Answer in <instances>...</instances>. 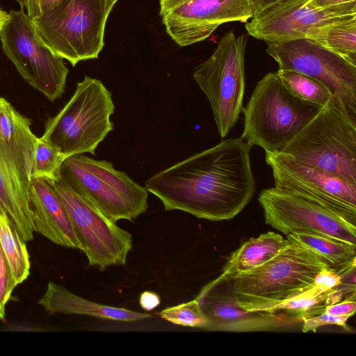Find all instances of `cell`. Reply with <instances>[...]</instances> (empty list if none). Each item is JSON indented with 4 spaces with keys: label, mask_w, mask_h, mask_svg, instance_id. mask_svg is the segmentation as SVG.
I'll use <instances>...</instances> for the list:
<instances>
[{
    "label": "cell",
    "mask_w": 356,
    "mask_h": 356,
    "mask_svg": "<svg viewBox=\"0 0 356 356\" xmlns=\"http://www.w3.org/2000/svg\"><path fill=\"white\" fill-rule=\"evenodd\" d=\"M251 147L241 136L226 139L153 175L145 187L165 211L211 221L232 219L256 190Z\"/></svg>",
    "instance_id": "obj_1"
},
{
    "label": "cell",
    "mask_w": 356,
    "mask_h": 356,
    "mask_svg": "<svg viewBox=\"0 0 356 356\" xmlns=\"http://www.w3.org/2000/svg\"><path fill=\"white\" fill-rule=\"evenodd\" d=\"M327 268L321 257L288 241L265 264L218 281L225 282L243 309L271 312L275 306L312 288L316 275Z\"/></svg>",
    "instance_id": "obj_2"
},
{
    "label": "cell",
    "mask_w": 356,
    "mask_h": 356,
    "mask_svg": "<svg viewBox=\"0 0 356 356\" xmlns=\"http://www.w3.org/2000/svg\"><path fill=\"white\" fill-rule=\"evenodd\" d=\"M323 106L302 100L268 72L256 85L245 108L241 137L251 147L280 151Z\"/></svg>",
    "instance_id": "obj_3"
},
{
    "label": "cell",
    "mask_w": 356,
    "mask_h": 356,
    "mask_svg": "<svg viewBox=\"0 0 356 356\" xmlns=\"http://www.w3.org/2000/svg\"><path fill=\"white\" fill-rule=\"evenodd\" d=\"M115 105L101 81L86 76L63 108L45 124L40 138L51 143L66 158L91 153L113 129L110 120Z\"/></svg>",
    "instance_id": "obj_4"
},
{
    "label": "cell",
    "mask_w": 356,
    "mask_h": 356,
    "mask_svg": "<svg viewBox=\"0 0 356 356\" xmlns=\"http://www.w3.org/2000/svg\"><path fill=\"white\" fill-rule=\"evenodd\" d=\"M113 6L108 0H63L32 21L44 44L75 66L98 58Z\"/></svg>",
    "instance_id": "obj_5"
},
{
    "label": "cell",
    "mask_w": 356,
    "mask_h": 356,
    "mask_svg": "<svg viewBox=\"0 0 356 356\" xmlns=\"http://www.w3.org/2000/svg\"><path fill=\"white\" fill-rule=\"evenodd\" d=\"M280 151L356 184V122L331 104L323 106Z\"/></svg>",
    "instance_id": "obj_6"
},
{
    "label": "cell",
    "mask_w": 356,
    "mask_h": 356,
    "mask_svg": "<svg viewBox=\"0 0 356 356\" xmlns=\"http://www.w3.org/2000/svg\"><path fill=\"white\" fill-rule=\"evenodd\" d=\"M60 178L101 213L116 222L133 220L148 208V191L111 162L95 160L83 154L67 157L60 168Z\"/></svg>",
    "instance_id": "obj_7"
},
{
    "label": "cell",
    "mask_w": 356,
    "mask_h": 356,
    "mask_svg": "<svg viewBox=\"0 0 356 356\" xmlns=\"http://www.w3.org/2000/svg\"><path fill=\"white\" fill-rule=\"evenodd\" d=\"M246 38L233 31L220 39L212 54L193 72L207 97L221 138L228 135L243 112Z\"/></svg>",
    "instance_id": "obj_8"
},
{
    "label": "cell",
    "mask_w": 356,
    "mask_h": 356,
    "mask_svg": "<svg viewBox=\"0 0 356 356\" xmlns=\"http://www.w3.org/2000/svg\"><path fill=\"white\" fill-rule=\"evenodd\" d=\"M0 40L3 53L26 83L49 101L63 95L69 70L63 58L41 40L24 10L10 11Z\"/></svg>",
    "instance_id": "obj_9"
},
{
    "label": "cell",
    "mask_w": 356,
    "mask_h": 356,
    "mask_svg": "<svg viewBox=\"0 0 356 356\" xmlns=\"http://www.w3.org/2000/svg\"><path fill=\"white\" fill-rule=\"evenodd\" d=\"M279 69L295 71L324 84L356 122V65L312 40L267 43Z\"/></svg>",
    "instance_id": "obj_10"
},
{
    "label": "cell",
    "mask_w": 356,
    "mask_h": 356,
    "mask_svg": "<svg viewBox=\"0 0 356 356\" xmlns=\"http://www.w3.org/2000/svg\"><path fill=\"white\" fill-rule=\"evenodd\" d=\"M48 181L67 211L89 266L104 270L111 266L124 265L132 248L131 234L106 217L60 177Z\"/></svg>",
    "instance_id": "obj_11"
},
{
    "label": "cell",
    "mask_w": 356,
    "mask_h": 356,
    "mask_svg": "<svg viewBox=\"0 0 356 356\" xmlns=\"http://www.w3.org/2000/svg\"><path fill=\"white\" fill-rule=\"evenodd\" d=\"M265 152L274 187L314 202L356 227V184L300 163L281 151Z\"/></svg>",
    "instance_id": "obj_12"
},
{
    "label": "cell",
    "mask_w": 356,
    "mask_h": 356,
    "mask_svg": "<svg viewBox=\"0 0 356 356\" xmlns=\"http://www.w3.org/2000/svg\"><path fill=\"white\" fill-rule=\"evenodd\" d=\"M266 224L287 236L305 233L356 245V227L308 200L275 187L258 197Z\"/></svg>",
    "instance_id": "obj_13"
},
{
    "label": "cell",
    "mask_w": 356,
    "mask_h": 356,
    "mask_svg": "<svg viewBox=\"0 0 356 356\" xmlns=\"http://www.w3.org/2000/svg\"><path fill=\"white\" fill-rule=\"evenodd\" d=\"M165 31L180 47L203 41L219 25L252 18L249 0H159Z\"/></svg>",
    "instance_id": "obj_14"
},
{
    "label": "cell",
    "mask_w": 356,
    "mask_h": 356,
    "mask_svg": "<svg viewBox=\"0 0 356 356\" xmlns=\"http://www.w3.org/2000/svg\"><path fill=\"white\" fill-rule=\"evenodd\" d=\"M292 0L245 23L249 35L266 43L305 38L319 28L356 15V2L319 8Z\"/></svg>",
    "instance_id": "obj_15"
},
{
    "label": "cell",
    "mask_w": 356,
    "mask_h": 356,
    "mask_svg": "<svg viewBox=\"0 0 356 356\" xmlns=\"http://www.w3.org/2000/svg\"><path fill=\"white\" fill-rule=\"evenodd\" d=\"M209 318L208 330L234 332L273 331L300 321L284 313L247 312L236 302L225 282L216 279L205 285L195 298Z\"/></svg>",
    "instance_id": "obj_16"
},
{
    "label": "cell",
    "mask_w": 356,
    "mask_h": 356,
    "mask_svg": "<svg viewBox=\"0 0 356 356\" xmlns=\"http://www.w3.org/2000/svg\"><path fill=\"white\" fill-rule=\"evenodd\" d=\"M29 201L35 232L57 245L81 250L67 211L47 179L31 180Z\"/></svg>",
    "instance_id": "obj_17"
},
{
    "label": "cell",
    "mask_w": 356,
    "mask_h": 356,
    "mask_svg": "<svg viewBox=\"0 0 356 356\" xmlns=\"http://www.w3.org/2000/svg\"><path fill=\"white\" fill-rule=\"evenodd\" d=\"M29 188V184L0 140V210L6 213L24 241H31L35 232Z\"/></svg>",
    "instance_id": "obj_18"
},
{
    "label": "cell",
    "mask_w": 356,
    "mask_h": 356,
    "mask_svg": "<svg viewBox=\"0 0 356 356\" xmlns=\"http://www.w3.org/2000/svg\"><path fill=\"white\" fill-rule=\"evenodd\" d=\"M31 120L0 97V140L8 149L24 179L30 185L38 138L31 129Z\"/></svg>",
    "instance_id": "obj_19"
},
{
    "label": "cell",
    "mask_w": 356,
    "mask_h": 356,
    "mask_svg": "<svg viewBox=\"0 0 356 356\" xmlns=\"http://www.w3.org/2000/svg\"><path fill=\"white\" fill-rule=\"evenodd\" d=\"M38 304L50 314H81L118 321L134 322L151 317L122 307L102 305L80 297L49 282Z\"/></svg>",
    "instance_id": "obj_20"
},
{
    "label": "cell",
    "mask_w": 356,
    "mask_h": 356,
    "mask_svg": "<svg viewBox=\"0 0 356 356\" xmlns=\"http://www.w3.org/2000/svg\"><path fill=\"white\" fill-rule=\"evenodd\" d=\"M287 244L286 239L273 232L251 238L230 255L222 273L216 279L224 280L234 275L255 269L276 257Z\"/></svg>",
    "instance_id": "obj_21"
},
{
    "label": "cell",
    "mask_w": 356,
    "mask_h": 356,
    "mask_svg": "<svg viewBox=\"0 0 356 356\" xmlns=\"http://www.w3.org/2000/svg\"><path fill=\"white\" fill-rule=\"evenodd\" d=\"M286 239L309 250L337 271L356 263V245L305 233L289 234Z\"/></svg>",
    "instance_id": "obj_22"
},
{
    "label": "cell",
    "mask_w": 356,
    "mask_h": 356,
    "mask_svg": "<svg viewBox=\"0 0 356 356\" xmlns=\"http://www.w3.org/2000/svg\"><path fill=\"white\" fill-rule=\"evenodd\" d=\"M305 38L356 65V15L323 26Z\"/></svg>",
    "instance_id": "obj_23"
},
{
    "label": "cell",
    "mask_w": 356,
    "mask_h": 356,
    "mask_svg": "<svg viewBox=\"0 0 356 356\" xmlns=\"http://www.w3.org/2000/svg\"><path fill=\"white\" fill-rule=\"evenodd\" d=\"M0 244L11 268L16 284L29 275L30 261L25 241L8 218L0 210Z\"/></svg>",
    "instance_id": "obj_24"
},
{
    "label": "cell",
    "mask_w": 356,
    "mask_h": 356,
    "mask_svg": "<svg viewBox=\"0 0 356 356\" xmlns=\"http://www.w3.org/2000/svg\"><path fill=\"white\" fill-rule=\"evenodd\" d=\"M276 74L284 86L299 99L321 106L331 104L346 113L330 90L320 81L291 70L279 69Z\"/></svg>",
    "instance_id": "obj_25"
},
{
    "label": "cell",
    "mask_w": 356,
    "mask_h": 356,
    "mask_svg": "<svg viewBox=\"0 0 356 356\" xmlns=\"http://www.w3.org/2000/svg\"><path fill=\"white\" fill-rule=\"evenodd\" d=\"M330 291L324 292L314 285L303 293L275 306L271 312H281L302 321L303 318L325 312L326 300Z\"/></svg>",
    "instance_id": "obj_26"
},
{
    "label": "cell",
    "mask_w": 356,
    "mask_h": 356,
    "mask_svg": "<svg viewBox=\"0 0 356 356\" xmlns=\"http://www.w3.org/2000/svg\"><path fill=\"white\" fill-rule=\"evenodd\" d=\"M66 156L51 143L38 138L33 157L32 179L60 177V168Z\"/></svg>",
    "instance_id": "obj_27"
},
{
    "label": "cell",
    "mask_w": 356,
    "mask_h": 356,
    "mask_svg": "<svg viewBox=\"0 0 356 356\" xmlns=\"http://www.w3.org/2000/svg\"><path fill=\"white\" fill-rule=\"evenodd\" d=\"M159 316L176 325L208 330L210 321L202 311L198 300L195 298L187 302L167 307Z\"/></svg>",
    "instance_id": "obj_28"
},
{
    "label": "cell",
    "mask_w": 356,
    "mask_h": 356,
    "mask_svg": "<svg viewBox=\"0 0 356 356\" xmlns=\"http://www.w3.org/2000/svg\"><path fill=\"white\" fill-rule=\"evenodd\" d=\"M17 286L11 268L0 244V305L5 309Z\"/></svg>",
    "instance_id": "obj_29"
},
{
    "label": "cell",
    "mask_w": 356,
    "mask_h": 356,
    "mask_svg": "<svg viewBox=\"0 0 356 356\" xmlns=\"http://www.w3.org/2000/svg\"><path fill=\"white\" fill-rule=\"evenodd\" d=\"M350 316H335L324 312L318 315L305 318L302 320V332H316L318 328L326 325H336L346 330H350L347 321Z\"/></svg>",
    "instance_id": "obj_30"
},
{
    "label": "cell",
    "mask_w": 356,
    "mask_h": 356,
    "mask_svg": "<svg viewBox=\"0 0 356 356\" xmlns=\"http://www.w3.org/2000/svg\"><path fill=\"white\" fill-rule=\"evenodd\" d=\"M21 10L33 19L49 11L63 0H17Z\"/></svg>",
    "instance_id": "obj_31"
},
{
    "label": "cell",
    "mask_w": 356,
    "mask_h": 356,
    "mask_svg": "<svg viewBox=\"0 0 356 356\" xmlns=\"http://www.w3.org/2000/svg\"><path fill=\"white\" fill-rule=\"evenodd\" d=\"M292 0H249L252 18L260 17L270 10Z\"/></svg>",
    "instance_id": "obj_32"
},
{
    "label": "cell",
    "mask_w": 356,
    "mask_h": 356,
    "mask_svg": "<svg viewBox=\"0 0 356 356\" xmlns=\"http://www.w3.org/2000/svg\"><path fill=\"white\" fill-rule=\"evenodd\" d=\"M356 310L355 300L345 299L335 304L327 305L325 312L335 316H350L355 314Z\"/></svg>",
    "instance_id": "obj_33"
},
{
    "label": "cell",
    "mask_w": 356,
    "mask_h": 356,
    "mask_svg": "<svg viewBox=\"0 0 356 356\" xmlns=\"http://www.w3.org/2000/svg\"><path fill=\"white\" fill-rule=\"evenodd\" d=\"M160 302V296L152 291H144L139 298L140 307L146 311L153 310L159 305Z\"/></svg>",
    "instance_id": "obj_34"
},
{
    "label": "cell",
    "mask_w": 356,
    "mask_h": 356,
    "mask_svg": "<svg viewBox=\"0 0 356 356\" xmlns=\"http://www.w3.org/2000/svg\"><path fill=\"white\" fill-rule=\"evenodd\" d=\"M356 2V0H308L307 3L315 8H325Z\"/></svg>",
    "instance_id": "obj_35"
},
{
    "label": "cell",
    "mask_w": 356,
    "mask_h": 356,
    "mask_svg": "<svg viewBox=\"0 0 356 356\" xmlns=\"http://www.w3.org/2000/svg\"><path fill=\"white\" fill-rule=\"evenodd\" d=\"M8 17V13L0 8V31Z\"/></svg>",
    "instance_id": "obj_36"
},
{
    "label": "cell",
    "mask_w": 356,
    "mask_h": 356,
    "mask_svg": "<svg viewBox=\"0 0 356 356\" xmlns=\"http://www.w3.org/2000/svg\"><path fill=\"white\" fill-rule=\"evenodd\" d=\"M0 320L5 321V309L0 305Z\"/></svg>",
    "instance_id": "obj_37"
},
{
    "label": "cell",
    "mask_w": 356,
    "mask_h": 356,
    "mask_svg": "<svg viewBox=\"0 0 356 356\" xmlns=\"http://www.w3.org/2000/svg\"><path fill=\"white\" fill-rule=\"evenodd\" d=\"M110 1L112 3H113L115 5V3L118 1V0H108Z\"/></svg>",
    "instance_id": "obj_38"
}]
</instances>
